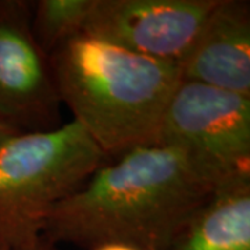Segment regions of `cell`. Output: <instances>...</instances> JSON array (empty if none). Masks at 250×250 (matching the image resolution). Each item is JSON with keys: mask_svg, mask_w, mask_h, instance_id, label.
<instances>
[{"mask_svg": "<svg viewBox=\"0 0 250 250\" xmlns=\"http://www.w3.org/2000/svg\"><path fill=\"white\" fill-rule=\"evenodd\" d=\"M218 185L189 154L152 143L104 163L47 214L43 235L90 249L124 242L166 250L175 233Z\"/></svg>", "mask_w": 250, "mask_h": 250, "instance_id": "cell-1", "label": "cell"}, {"mask_svg": "<svg viewBox=\"0 0 250 250\" xmlns=\"http://www.w3.org/2000/svg\"><path fill=\"white\" fill-rule=\"evenodd\" d=\"M62 103L107 157L156 143L181 78L160 62L80 34L49 56Z\"/></svg>", "mask_w": 250, "mask_h": 250, "instance_id": "cell-2", "label": "cell"}, {"mask_svg": "<svg viewBox=\"0 0 250 250\" xmlns=\"http://www.w3.org/2000/svg\"><path fill=\"white\" fill-rule=\"evenodd\" d=\"M107 156L75 121L14 135L0 150V250L43 235L54 206L80 189Z\"/></svg>", "mask_w": 250, "mask_h": 250, "instance_id": "cell-3", "label": "cell"}, {"mask_svg": "<svg viewBox=\"0 0 250 250\" xmlns=\"http://www.w3.org/2000/svg\"><path fill=\"white\" fill-rule=\"evenodd\" d=\"M156 143L184 150L218 184L250 175V98L182 80L161 117Z\"/></svg>", "mask_w": 250, "mask_h": 250, "instance_id": "cell-4", "label": "cell"}, {"mask_svg": "<svg viewBox=\"0 0 250 250\" xmlns=\"http://www.w3.org/2000/svg\"><path fill=\"white\" fill-rule=\"evenodd\" d=\"M32 1L0 0V121L18 134L62 125L49 56L31 28Z\"/></svg>", "mask_w": 250, "mask_h": 250, "instance_id": "cell-5", "label": "cell"}, {"mask_svg": "<svg viewBox=\"0 0 250 250\" xmlns=\"http://www.w3.org/2000/svg\"><path fill=\"white\" fill-rule=\"evenodd\" d=\"M218 0H95L82 34L179 64Z\"/></svg>", "mask_w": 250, "mask_h": 250, "instance_id": "cell-6", "label": "cell"}, {"mask_svg": "<svg viewBox=\"0 0 250 250\" xmlns=\"http://www.w3.org/2000/svg\"><path fill=\"white\" fill-rule=\"evenodd\" d=\"M184 81L250 98V3L218 0L181 60Z\"/></svg>", "mask_w": 250, "mask_h": 250, "instance_id": "cell-7", "label": "cell"}, {"mask_svg": "<svg viewBox=\"0 0 250 250\" xmlns=\"http://www.w3.org/2000/svg\"><path fill=\"white\" fill-rule=\"evenodd\" d=\"M166 250H250V175L220 182Z\"/></svg>", "mask_w": 250, "mask_h": 250, "instance_id": "cell-8", "label": "cell"}, {"mask_svg": "<svg viewBox=\"0 0 250 250\" xmlns=\"http://www.w3.org/2000/svg\"><path fill=\"white\" fill-rule=\"evenodd\" d=\"M95 0H38L32 1L31 28L35 41L47 56L82 34Z\"/></svg>", "mask_w": 250, "mask_h": 250, "instance_id": "cell-9", "label": "cell"}, {"mask_svg": "<svg viewBox=\"0 0 250 250\" xmlns=\"http://www.w3.org/2000/svg\"><path fill=\"white\" fill-rule=\"evenodd\" d=\"M89 250H142L139 248H136L134 245L129 243H124V242H104L96 245L93 248H90Z\"/></svg>", "mask_w": 250, "mask_h": 250, "instance_id": "cell-10", "label": "cell"}, {"mask_svg": "<svg viewBox=\"0 0 250 250\" xmlns=\"http://www.w3.org/2000/svg\"><path fill=\"white\" fill-rule=\"evenodd\" d=\"M21 250H56V248H54L53 242L49 241L45 235H41L38 239H35L32 243H29L28 246L22 248Z\"/></svg>", "mask_w": 250, "mask_h": 250, "instance_id": "cell-11", "label": "cell"}, {"mask_svg": "<svg viewBox=\"0 0 250 250\" xmlns=\"http://www.w3.org/2000/svg\"><path fill=\"white\" fill-rule=\"evenodd\" d=\"M17 134V131H14L11 126H9V125H6L4 123L0 121V150H1V147L9 142L14 135Z\"/></svg>", "mask_w": 250, "mask_h": 250, "instance_id": "cell-12", "label": "cell"}]
</instances>
